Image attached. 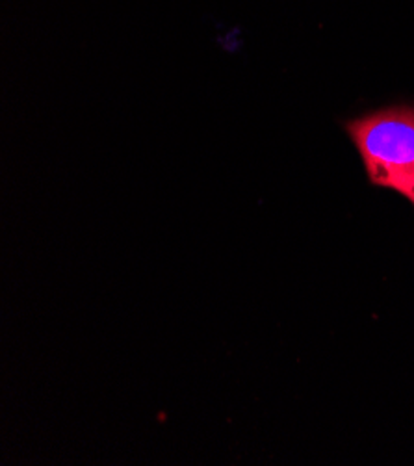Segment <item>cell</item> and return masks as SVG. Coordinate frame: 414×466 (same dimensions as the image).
<instances>
[{
    "label": "cell",
    "mask_w": 414,
    "mask_h": 466,
    "mask_svg": "<svg viewBox=\"0 0 414 466\" xmlns=\"http://www.w3.org/2000/svg\"><path fill=\"white\" fill-rule=\"evenodd\" d=\"M346 128L370 180L414 205V108L379 110L349 121Z\"/></svg>",
    "instance_id": "1"
}]
</instances>
